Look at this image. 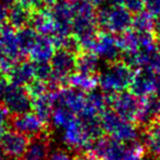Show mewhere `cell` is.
I'll list each match as a JSON object with an SVG mask.
<instances>
[{"label":"cell","mask_w":160,"mask_h":160,"mask_svg":"<svg viewBox=\"0 0 160 160\" xmlns=\"http://www.w3.org/2000/svg\"><path fill=\"white\" fill-rule=\"evenodd\" d=\"M159 160H160V157H159Z\"/></svg>","instance_id":"cell-42"},{"label":"cell","mask_w":160,"mask_h":160,"mask_svg":"<svg viewBox=\"0 0 160 160\" xmlns=\"http://www.w3.org/2000/svg\"><path fill=\"white\" fill-rule=\"evenodd\" d=\"M12 65L13 64L6 57L2 49L0 47V78H2V75H7Z\"/></svg>","instance_id":"cell-31"},{"label":"cell","mask_w":160,"mask_h":160,"mask_svg":"<svg viewBox=\"0 0 160 160\" xmlns=\"http://www.w3.org/2000/svg\"><path fill=\"white\" fill-rule=\"evenodd\" d=\"M51 153V131L31 138L21 160H47Z\"/></svg>","instance_id":"cell-14"},{"label":"cell","mask_w":160,"mask_h":160,"mask_svg":"<svg viewBox=\"0 0 160 160\" xmlns=\"http://www.w3.org/2000/svg\"><path fill=\"white\" fill-rule=\"evenodd\" d=\"M33 11L21 3L16 2L9 8V24L14 30H21L31 24Z\"/></svg>","instance_id":"cell-20"},{"label":"cell","mask_w":160,"mask_h":160,"mask_svg":"<svg viewBox=\"0 0 160 160\" xmlns=\"http://www.w3.org/2000/svg\"><path fill=\"white\" fill-rule=\"evenodd\" d=\"M147 68L150 69V70L155 73L156 77L160 80V52L155 56V58L152 59V62H150L149 67H147Z\"/></svg>","instance_id":"cell-34"},{"label":"cell","mask_w":160,"mask_h":160,"mask_svg":"<svg viewBox=\"0 0 160 160\" xmlns=\"http://www.w3.org/2000/svg\"><path fill=\"white\" fill-rule=\"evenodd\" d=\"M7 23H9V8L0 2V31L7 27Z\"/></svg>","instance_id":"cell-32"},{"label":"cell","mask_w":160,"mask_h":160,"mask_svg":"<svg viewBox=\"0 0 160 160\" xmlns=\"http://www.w3.org/2000/svg\"><path fill=\"white\" fill-rule=\"evenodd\" d=\"M0 160H18V159H13V158H10V157H7V156H5V157H1L0 158Z\"/></svg>","instance_id":"cell-40"},{"label":"cell","mask_w":160,"mask_h":160,"mask_svg":"<svg viewBox=\"0 0 160 160\" xmlns=\"http://www.w3.org/2000/svg\"><path fill=\"white\" fill-rule=\"evenodd\" d=\"M123 6L135 14L144 10V0H124Z\"/></svg>","instance_id":"cell-29"},{"label":"cell","mask_w":160,"mask_h":160,"mask_svg":"<svg viewBox=\"0 0 160 160\" xmlns=\"http://www.w3.org/2000/svg\"><path fill=\"white\" fill-rule=\"evenodd\" d=\"M109 94V107L116 112L121 118L131 122H136L142 107V99L131 91H122Z\"/></svg>","instance_id":"cell-6"},{"label":"cell","mask_w":160,"mask_h":160,"mask_svg":"<svg viewBox=\"0 0 160 160\" xmlns=\"http://www.w3.org/2000/svg\"><path fill=\"white\" fill-rule=\"evenodd\" d=\"M129 91L140 99L150 96H159L160 80L149 68L138 69L129 86Z\"/></svg>","instance_id":"cell-9"},{"label":"cell","mask_w":160,"mask_h":160,"mask_svg":"<svg viewBox=\"0 0 160 160\" xmlns=\"http://www.w3.org/2000/svg\"><path fill=\"white\" fill-rule=\"evenodd\" d=\"M78 118V115L71 112L69 109L64 107H55L53 114H52L51 122L56 128L64 131L68 126H70L73 122Z\"/></svg>","instance_id":"cell-23"},{"label":"cell","mask_w":160,"mask_h":160,"mask_svg":"<svg viewBox=\"0 0 160 160\" xmlns=\"http://www.w3.org/2000/svg\"><path fill=\"white\" fill-rule=\"evenodd\" d=\"M54 108H55V103H54L53 93L51 91L43 94V96L32 99V110H33V112L47 125L51 122Z\"/></svg>","instance_id":"cell-19"},{"label":"cell","mask_w":160,"mask_h":160,"mask_svg":"<svg viewBox=\"0 0 160 160\" xmlns=\"http://www.w3.org/2000/svg\"><path fill=\"white\" fill-rule=\"evenodd\" d=\"M0 47L6 57L12 64L23 59L20 44H19L18 33L13 28L7 25L5 29L0 31Z\"/></svg>","instance_id":"cell-13"},{"label":"cell","mask_w":160,"mask_h":160,"mask_svg":"<svg viewBox=\"0 0 160 160\" xmlns=\"http://www.w3.org/2000/svg\"><path fill=\"white\" fill-rule=\"evenodd\" d=\"M132 22L133 13L123 5L110 3L97 9V23L100 31L121 35L132 29Z\"/></svg>","instance_id":"cell-2"},{"label":"cell","mask_w":160,"mask_h":160,"mask_svg":"<svg viewBox=\"0 0 160 160\" xmlns=\"http://www.w3.org/2000/svg\"><path fill=\"white\" fill-rule=\"evenodd\" d=\"M142 144L147 151L155 157H160V116L140 131Z\"/></svg>","instance_id":"cell-18"},{"label":"cell","mask_w":160,"mask_h":160,"mask_svg":"<svg viewBox=\"0 0 160 160\" xmlns=\"http://www.w3.org/2000/svg\"><path fill=\"white\" fill-rule=\"evenodd\" d=\"M10 126L13 131L27 136L28 138H34L49 131V127L45 124L34 112L14 114L10 118Z\"/></svg>","instance_id":"cell-7"},{"label":"cell","mask_w":160,"mask_h":160,"mask_svg":"<svg viewBox=\"0 0 160 160\" xmlns=\"http://www.w3.org/2000/svg\"><path fill=\"white\" fill-rule=\"evenodd\" d=\"M0 105H1V103H0Z\"/></svg>","instance_id":"cell-43"},{"label":"cell","mask_w":160,"mask_h":160,"mask_svg":"<svg viewBox=\"0 0 160 160\" xmlns=\"http://www.w3.org/2000/svg\"><path fill=\"white\" fill-rule=\"evenodd\" d=\"M34 71H35V79L47 82L51 80L53 75L51 62H34Z\"/></svg>","instance_id":"cell-26"},{"label":"cell","mask_w":160,"mask_h":160,"mask_svg":"<svg viewBox=\"0 0 160 160\" xmlns=\"http://www.w3.org/2000/svg\"><path fill=\"white\" fill-rule=\"evenodd\" d=\"M136 70L131 66L118 60L108 64V67L98 75V81L101 90L105 93H118L129 89Z\"/></svg>","instance_id":"cell-3"},{"label":"cell","mask_w":160,"mask_h":160,"mask_svg":"<svg viewBox=\"0 0 160 160\" xmlns=\"http://www.w3.org/2000/svg\"><path fill=\"white\" fill-rule=\"evenodd\" d=\"M103 131L108 136L121 142H136L139 136V127L134 122L121 118L114 110L107 109L100 114Z\"/></svg>","instance_id":"cell-4"},{"label":"cell","mask_w":160,"mask_h":160,"mask_svg":"<svg viewBox=\"0 0 160 160\" xmlns=\"http://www.w3.org/2000/svg\"><path fill=\"white\" fill-rule=\"evenodd\" d=\"M47 160H75L70 152L65 149H55L54 151H51Z\"/></svg>","instance_id":"cell-30"},{"label":"cell","mask_w":160,"mask_h":160,"mask_svg":"<svg viewBox=\"0 0 160 160\" xmlns=\"http://www.w3.org/2000/svg\"><path fill=\"white\" fill-rule=\"evenodd\" d=\"M153 28V17L148 12L140 11L138 13L133 14V22H132V30L139 33L144 32H152Z\"/></svg>","instance_id":"cell-25"},{"label":"cell","mask_w":160,"mask_h":160,"mask_svg":"<svg viewBox=\"0 0 160 160\" xmlns=\"http://www.w3.org/2000/svg\"><path fill=\"white\" fill-rule=\"evenodd\" d=\"M0 103L12 115L32 109V99L27 87L17 85L7 78H0Z\"/></svg>","instance_id":"cell-5"},{"label":"cell","mask_w":160,"mask_h":160,"mask_svg":"<svg viewBox=\"0 0 160 160\" xmlns=\"http://www.w3.org/2000/svg\"><path fill=\"white\" fill-rule=\"evenodd\" d=\"M75 160H98V158L91 152H79L75 157Z\"/></svg>","instance_id":"cell-36"},{"label":"cell","mask_w":160,"mask_h":160,"mask_svg":"<svg viewBox=\"0 0 160 160\" xmlns=\"http://www.w3.org/2000/svg\"><path fill=\"white\" fill-rule=\"evenodd\" d=\"M27 89L29 91V94L31 96V99L36 98V97L43 96V94L49 92L48 83L41 81V80H33L29 86H27Z\"/></svg>","instance_id":"cell-27"},{"label":"cell","mask_w":160,"mask_h":160,"mask_svg":"<svg viewBox=\"0 0 160 160\" xmlns=\"http://www.w3.org/2000/svg\"><path fill=\"white\" fill-rule=\"evenodd\" d=\"M2 157V151H1V149H0V158Z\"/></svg>","instance_id":"cell-41"},{"label":"cell","mask_w":160,"mask_h":160,"mask_svg":"<svg viewBox=\"0 0 160 160\" xmlns=\"http://www.w3.org/2000/svg\"><path fill=\"white\" fill-rule=\"evenodd\" d=\"M90 150L98 160H144L147 152L142 142H121L108 135L94 140Z\"/></svg>","instance_id":"cell-1"},{"label":"cell","mask_w":160,"mask_h":160,"mask_svg":"<svg viewBox=\"0 0 160 160\" xmlns=\"http://www.w3.org/2000/svg\"><path fill=\"white\" fill-rule=\"evenodd\" d=\"M99 59L96 53L90 51H82L77 55L76 71L87 73V75L98 76L99 75Z\"/></svg>","instance_id":"cell-21"},{"label":"cell","mask_w":160,"mask_h":160,"mask_svg":"<svg viewBox=\"0 0 160 160\" xmlns=\"http://www.w3.org/2000/svg\"><path fill=\"white\" fill-rule=\"evenodd\" d=\"M0 2H2V3H5L6 6H10V7H11L13 3L17 2V0H0Z\"/></svg>","instance_id":"cell-39"},{"label":"cell","mask_w":160,"mask_h":160,"mask_svg":"<svg viewBox=\"0 0 160 160\" xmlns=\"http://www.w3.org/2000/svg\"><path fill=\"white\" fill-rule=\"evenodd\" d=\"M144 9L150 16H160V0H144Z\"/></svg>","instance_id":"cell-28"},{"label":"cell","mask_w":160,"mask_h":160,"mask_svg":"<svg viewBox=\"0 0 160 160\" xmlns=\"http://www.w3.org/2000/svg\"><path fill=\"white\" fill-rule=\"evenodd\" d=\"M17 33H18L21 53H22L23 57H25V56L29 55L30 51H31L32 47L35 44V42L38 41L40 34L32 27H25L21 30H18Z\"/></svg>","instance_id":"cell-24"},{"label":"cell","mask_w":160,"mask_h":160,"mask_svg":"<svg viewBox=\"0 0 160 160\" xmlns=\"http://www.w3.org/2000/svg\"><path fill=\"white\" fill-rule=\"evenodd\" d=\"M7 79L23 87L29 86L33 80H35L34 62L24 58L14 62L8 71Z\"/></svg>","instance_id":"cell-15"},{"label":"cell","mask_w":160,"mask_h":160,"mask_svg":"<svg viewBox=\"0 0 160 160\" xmlns=\"http://www.w3.org/2000/svg\"><path fill=\"white\" fill-rule=\"evenodd\" d=\"M56 52V45L48 36L40 35L29 53L30 60L33 62H48Z\"/></svg>","instance_id":"cell-17"},{"label":"cell","mask_w":160,"mask_h":160,"mask_svg":"<svg viewBox=\"0 0 160 160\" xmlns=\"http://www.w3.org/2000/svg\"><path fill=\"white\" fill-rule=\"evenodd\" d=\"M58 0H43V3H44L45 7H52L54 6Z\"/></svg>","instance_id":"cell-38"},{"label":"cell","mask_w":160,"mask_h":160,"mask_svg":"<svg viewBox=\"0 0 160 160\" xmlns=\"http://www.w3.org/2000/svg\"><path fill=\"white\" fill-rule=\"evenodd\" d=\"M52 93L55 107L67 108L77 115H80L85 109L87 92H83L70 86H66L56 91H53Z\"/></svg>","instance_id":"cell-10"},{"label":"cell","mask_w":160,"mask_h":160,"mask_svg":"<svg viewBox=\"0 0 160 160\" xmlns=\"http://www.w3.org/2000/svg\"><path fill=\"white\" fill-rule=\"evenodd\" d=\"M92 52L96 53L99 58L105 60L108 64L122 60L123 49L118 42V36L109 32H99Z\"/></svg>","instance_id":"cell-8"},{"label":"cell","mask_w":160,"mask_h":160,"mask_svg":"<svg viewBox=\"0 0 160 160\" xmlns=\"http://www.w3.org/2000/svg\"><path fill=\"white\" fill-rule=\"evenodd\" d=\"M68 86L79 89L83 92H90L99 86L98 76L87 75L82 72H73L68 79Z\"/></svg>","instance_id":"cell-22"},{"label":"cell","mask_w":160,"mask_h":160,"mask_svg":"<svg viewBox=\"0 0 160 160\" xmlns=\"http://www.w3.org/2000/svg\"><path fill=\"white\" fill-rule=\"evenodd\" d=\"M31 25L40 35L53 38L55 34L56 25L53 14L48 7H42L32 13Z\"/></svg>","instance_id":"cell-16"},{"label":"cell","mask_w":160,"mask_h":160,"mask_svg":"<svg viewBox=\"0 0 160 160\" xmlns=\"http://www.w3.org/2000/svg\"><path fill=\"white\" fill-rule=\"evenodd\" d=\"M91 3L94 6V7H102V6L107 5L108 2H111V0H90Z\"/></svg>","instance_id":"cell-37"},{"label":"cell","mask_w":160,"mask_h":160,"mask_svg":"<svg viewBox=\"0 0 160 160\" xmlns=\"http://www.w3.org/2000/svg\"><path fill=\"white\" fill-rule=\"evenodd\" d=\"M62 139L64 144L72 150H89L93 142L86 132L79 116L70 126L62 131Z\"/></svg>","instance_id":"cell-11"},{"label":"cell","mask_w":160,"mask_h":160,"mask_svg":"<svg viewBox=\"0 0 160 160\" xmlns=\"http://www.w3.org/2000/svg\"><path fill=\"white\" fill-rule=\"evenodd\" d=\"M152 33L156 36L157 40L160 38V16L153 17V28H152Z\"/></svg>","instance_id":"cell-35"},{"label":"cell","mask_w":160,"mask_h":160,"mask_svg":"<svg viewBox=\"0 0 160 160\" xmlns=\"http://www.w3.org/2000/svg\"><path fill=\"white\" fill-rule=\"evenodd\" d=\"M29 138L16 131H6L0 136V149L3 156L21 159L29 146Z\"/></svg>","instance_id":"cell-12"},{"label":"cell","mask_w":160,"mask_h":160,"mask_svg":"<svg viewBox=\"0 0 160 160\" xmlns=\"http://www.w3.org/2000/svg\"><path fill=\"white\" fill-rule=\"evenodd\" d=\"M17 2L21 3L22 6L27 7L28 9L35 11V10L40 9L42 7H45L43 3V0H17Z\"/></svg>","instance_id":"cell-33"}]
</instances>
